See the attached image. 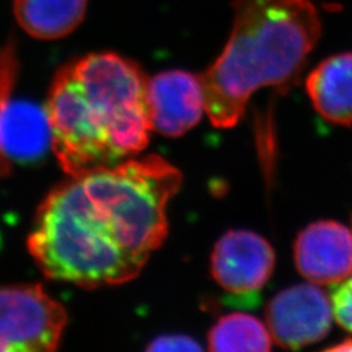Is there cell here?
Returning a JSON list of instances; mask_svg holds the SVG:
<instances>
[{
  "mask_svg": "<svg viewBox=\"0 0 352 352\" xmlns=\"http://www.w3.org/2000/svg\"><path fill=\"white\" fill-rule=\"evenodd\" d=\"M182 180L155 154L71 176L39 205L29 252L50 279L84 289L129 282L167 238Z\"/></svg>",
  "mask_w": 352,
  "mask_h": 352,
  "instance_id": "cell-1",
  "label": "cell"
},
{
  "mask_svg": "<svg viewBox=\"0 0 352 352\" xmlns=\"http://www.w3.org/2000/svg\"><path fill=\"white\" fill-rule=\"evenodd\" d=\"M146 85L139 65L113 52L88 54L56 72L45 109L51 149L68 175L113 167L148 146Z\"/></svg>",
  "mask_w": 352,
  "mask_h": 352,
  "instance_id": "cell-2",
  "label": "cell"
},
{
  "mask_svg": "<svg viewBox=\"0 0 352 352\" xmlns=\"http://www.w3.org/2000/svg\"><path fill=\"white\" fill-rule=\"evenodd\" d=\"M234 12L226 47L200 76L217 128L236 126L258 89L292 85L322 30L311 0H234Z\"/></svg>",
  "mask_w": 352,
  "mask_h": 352,
  "instance_id": "cell-3",
  "label": "cell"
},
{
  "mask_svg": "<svg viewBox=\"0 0 352 352\" xmlns=\"http://www.w3.org/2000/svg\"><path fill=\"white\" fill-rule=\"evenodd\" d=\"M67 312L41 285L0 287V352H50L58 349Z\"/></svg>",
  "mask_w": 352,
  "mask_h": 352,
  "instance_id": "cell-4",
  "label": "cell"
},
{
  "mask_svg": "<svg viewBox=\"0 0 352 352\" xmlns=\"http://www.w3.org/2000/svg\"><path fill=\"white\" fill-rule=\"evenodd\" d=\"M333 318L331 299L312 282L282 289L266 308V325L272 338L289 350L324 340Z\"/></svg>",
  "mask_w": 352,
  "mask_h": 352,
  "instance_id": "cell-5",
  "label": "cell"
},
{
  "mask_svg": "<svg viewBox=\"0 0 352 352\" xmlns=\"http://www.w3.org/2000/svg\"><path fill=\"white\" fill-rule=\"evenodd\" d=\"M276 253L267 240L248 230H231L217 241L210 258L214 280L234 295H254L269 282Z\"/></svg>",
  "mask_w": 352,
  "mask_h": 352,
  "instance_id": "cell-6",
  "label": "cell"
},
{
  "mask_svg": "<svg viewBox=\"0 0 352 352\" xmlns=\"http://www.w3.org/2000/svg\"><path fill=\"white\" fill-rule=\"evenodd\" d=\"M146 107L151 131L167 138L186 135L206 113L200 76L186 71L153 76L146 85Z\"/></svg>",
  "mask_w": 352,
  "mask_h": 352,
  "instance_id": "cell-7",
  "label": "cell"
},
{
  "mask_svg": "<svg viewBox=\"0 0 352 352\" xmlns=\"http://www.w3.org/2000/svg\"><path fill=\"white\" fill-rule=\"evenodd\" d=\"M298 272L316 285H337L352 276V230L336 221H317L298 235Z\"/></svg>",
  "mask_w": 352,
  "mask_h": 352,
  "instance_id": "cell-8",
  "label": "cell"
},
{
  "mask_svg": "<svg viewBox=\"0 0 352 352\" xmlns=\"http://www.w3.org/2000/svg\"><path fill=\"white\" fill-rule=\"evenodd\" d=\"M307 93L316 111L337 126H352V52L333 55L308 76Z\"/></svg>",
  "mask_w": 352,
  "mask_h": 352,
  "instance_id": "cell-9",
  "label": "cell"
},
{
  "mask_svg": "<svg viewBox=\"0 0 352 352\" xmlns=\"http://www.w3.org/2000/svg\"><path fill=\"white\" fill-rule=\"evenodd\" d=\"M51 148V129L46 109L33 102L13 100L7 118L3 151L12 164H33Z\"/></svg>",
  "mask_w": 352,
  "mask_h": 352,
  "instance_id": "cell-10",
  "label": "cell"
},
{
  "mask_svg": "<svg viewBox=\"0 0 352 352\" xmlns=\"http://www.w3.org/2000/svg\"><path fill=\"white\" fill-rule=\"evenodd\" d=\"M88 0H13L14 17L30 37L45 41L71 34L85 17Z\"/></svg>",
  "mask_w": 352,
  "mask_h": 352,
  "instance_id": "cell-11",
  "label": "cell"
},
{
  "mask_svg": "<svg viewBox=\"0 0 352 352\" xmlns=\"http://www.w3.org/2000/svg\"><path fill=\"white\" fill-rule=\"evenodd\" d=\"M273 342L267 325L241 312L221 317L208 336L212 351H270Z\"/></svg>",
  "mask_w": 352,
  "mask_h": 352,
  "instance_id": "cell-12",
  "label": "cell"
},
{
  "mask_svg": "<svg viewBox=\"0 0 352 352\" xmlns=\"http://www.w3.org/2000/svg\"><path fill=\"white\" fill-rule=\"evenodd\" d=\"M19 74L17 46L10 39L0 47V180L10 175L12 164H10L3 151V140L6 133L7 118L12 104L13 88Z\"/></svg>",
  "mask_w": 352,
  "mask_h": 352,
  "instance_id": "cell-13",
  "label": "cell"
},
{
  "mask_svg": "<svg viewBox=\"0 0 352 352\" xmlns=\"http://www.w3.org/2000/svg\"><path fill=\"white\" fill-rule=\"evenodd\" d=\"M330 299L334 320L343 329L352 333V276L337 283Z\"/></svg>",
  "mask_w": 352,
  "mask_h": 352,
  "instance_id": "cell-14",
  "label": "cell"
},
{
  "mask_svg": "<svg viewBox=\"0 0 352 352\" xmlns=\"http://www.w3.org/2000/svg\"><path fill=\"white\" fill-rule=\"evenodd\" d=\"M148 351H201L202 346L184 334H167L151 340Z\"/></svg>",
  "mask_w": 352,
  "mask_h": 352,
  "instance_id": "cell-15",
  "label": "cell"
},
{
  "mask_svg": "<svg viewBox=\"0 0 352 352\" xmlns=\"http://www.w3.org/2000/svg\"><path fill=\"white\" fill-rule=\"evenodd\" d=\"M327 351H352V340H343L340 344L329 347Z\"/></svg>",
  "mask_w": 352,
  "mask_h": 352,
  "instance_id": "cell-16",
  "label": "cell"
}]
</instances>
